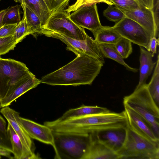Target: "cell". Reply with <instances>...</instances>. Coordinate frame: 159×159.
<instances>
[{
    "label": "cell",
    "mask_w": 159,
    "mask_h": 159,
    "mask_svg": "<svg viewBox=\"0 0 159 159\" xmlns=\"http://www.w3.org/2000/svg\"><path fill=\"white\" fill-rule=\"evenodd\" d=\"M55 159H82L89 143V134L53 131Z\"/></svg>",
    "instance_id": "277c9868"
},
{
    "label": "cell",
    "mask_w": 159,
    "mask_h": 159,
    "mask_svg": "<svg viewBox=\"0 0 159 159\" xmlns=\"http://www.w3.org/2000/svg\"><path fill=\"white\" fill-rule=\"evenodd\" d=\"M18 120L28 135L31 138L43 143L54 145L52 131L48 126L28 119L19 116Z\"/></svg>",
    "instance_id": "2e32d148"
},
{
    "label": "cell",
    "mask_w": 159,
    "mask_h": 159,
    "mask_svg": "<svg viewBox=\"0 0 159 159\" xmlns=\"http://www.w3.org/2000/svg\"><path fill=\"white\" fill-rule=\"evenodd\" d=\"M39 5L41 7L44 11L49 16H50L51 13L49 11L43 0H36Z\"/></svg>",
    "instance_id": "f35d334b"
},
{
    "label": "cell",
    "mask_w": 159,
    "mask_h": 159,
    "mask_svg": "<svg viewBox=\"0 0 159 159\" xmlns=\"http://www.w3.org/2000/svg\"><path fill=\"white\" fill-rule=\"evenodd\" d=\"M69 17L77 25L88 29L92 33L102 26L97 4L79 8L70 14Z\"/></svg>",
    "instance_id": "8fae6325"
},
{
    "label": "cell",
    "mask_w": 159,
    "mask_h": 159,
    "mask_svg": "<svg viewBox=\"0 0 159 159\" xmlns=\"http://www.w3.org/2000/svg\"><path fill=\"white\" fill-rule=\"evenodd\" d=\"M127 118L124 110L121 112H109L86 116L60 121L49 122L52 131L89 134L107 128L126 126Z\"/></svg>",
    "instance_id": "7a4b0ae2"
},
{
    "label": "cell",
    "mask_w": 159,
    "mask_h": 159,
    "mask_svg": "<svg viewBox=\"0 0 159 159\" xmlns=\"http://www.w3.org/2000/svg\"><path fill=\"white\" fill-rule=\"evenodd\" d=\"M17 24H5L0 28V38L14 35Z\"/></svg>",
    "instance_id": "836d02e7"
},
{
    "label": "cell",
    "mask_w": 159,
    "mask_h": 159,
    "mask_svg": "<svg viewBox=\"0 0 159 159\" xmlns=\"http://www.w3.org/2000/svg\"><path fill=\"white\" fill-rule=\"evenodd\" d=\"M11 153H12V152L11 148L0 145V156L10 159H14L11 155Z\"/></svg>",
    "instance_id": "d590c367"
},
{
    "label": "cell",
    "mask_w": 159,
    "mask_h": 159,
    "mask_svg": "<svg viewBox=\"0 0 159 159\" xmlns=\"http://www.w3.org/2000/svg\"><path fill=\"white\" fill-rule=\"evenodd\" d=\"M127 124L130 128L141 136L153 142L159 143L158 138L148 122L130 108L124 106Z\"/></svg>",
    "instance_id": "9a60e30c"
},
{
    "label": "cell",
    "mask_w": 159,
    "mask_h": 159,
    "mask_svg": "<svg viewBox=\"0 0 159 159\" xmlns=\"http://www.w3.org/2000/svg\"><path fill=\"white\" fill-rule=\"evenodd\" d=\"M159 38H157L155 37H152L149 42L148 49L149 52H151L154 55L157 53V47L159 45Z\"/></svg>",
    "instance_id": "e575fe53"
},
{
    "label": "cell",
    "mask_w": 159,
    "mask_h": 159,
    "mask_svg": "<svg viewBox=\"0 0 159 159\" xmlns=\"http://www.w3.org/2000/svg\"><path fill=\"white\" fill-rule=\"evenodd\" d=\"M1 0H0V1Z\"/></svg>",
    "instance_id": "f6af8a7d"
},
{
    "label": "cell",
    "mask_w": 159,
    "mask_h": 159,
    "mask_svg": "<svg viewBox=\"0 0 159 159\" xmlns=\"http://www.w3.org/2000/svg\"><path fill=\"white\" fill-rule=\"evenodd\" d=\"M110 111L109 110L105 107L97 106H87L83 105L79 107L69 110L61 116L54 120L56 122H60L86 116L106 113Z\"/></svg>",
    "instance_id": "ac0fdd59"
},
{
    "label": "cell",
    "mask_w": 159,
    "mask_h": 159,
    "mask_svg": "<svg viewBox=\"0 0 159 159\" xmlns=\"http://www.w3.org/2000/svg\"><path fill=\"white\" fill-rule=\"evenodd\" d=\"M115 6L120 10H130L143 6L139 0H110Z\"/></svg>",
    "instance_id": "f546056e"
},
{
    "label": "cell",
    "mask_w": 159,
    "mask_h": 159,
    "mask_svg": "<svg viewBox=\"0 0 159 159\" xmlns=\"http://www.w3.org/2000/svg\"><path fill=\"white\" fill-rule=\"evenodd\" d=\"M30 34H31V33L23 15L22 20L17 25L14 34L17 44Z\"/></svg>",
    "instance_id": "f1b7e54d"
},
{
    "label": "cell",
    "mask_w": 159,
    "mask_h": 159,
    "mask_svg": "<svg viewBox=\"0 0 159 159\" xmlns=\"http://www.w3.org/2000/svg\"><path fill=\"white\" fill-rule=\"evenodd\" d=\"M141 4L145 7L153 10L156 0H139Z\"/></svg>",
    "instance_id": "74e56055"
},
{
    "label": "cell",
    "mask_w": 159,
    "mask_h": 159,
    "mask_svg": "<svg viewBox=\"0 0 159 159\" xmlns=\"http://www.w3.org/2000/svg\"><path fill=\"white\" fill-rule=\"evenodd\" d=\"M91 134L98 141L117 154L125 141L127 125L124 127L103 129Z\"/></svg>",
    "instance_id": "7c38bea8"
},
{
    "label": "cell",
    "mask_w": 159,
    "mask_h": 159,
    "mask_svg": "<svg viewBox=\"0 0 159 159\" xmlns=\"http://www.w3.org/2000/svg\"><path fill=\"white\" fill-rule=\"evenodd\" d=\"M1 158V157L0 156V159Z\"/></svg>",
    "instance_id": "ee69618b"
},
{
    "label": "cell",
    "mask_w": 159,
    "mask_h": 159,
    "mask_svg": "<svg viewBox=\"0 0 159 159\" xmlns=\"http://www.w3.org/2000/svg\"><path fill=\"white\" fill-rule=\"evenodd\" d=\"M0 112L20 138L23 149L22 159L41 158L38 154H36L34 153L35 147L32 139L28 135L18 121L20 113L10 107L9 106L2 108Z\"/></svg>",
    "instance_id": "30bf717a"
},
{
    "label": "cell",
    "mask_w": 159,
    "mask_h": 159,
    "mask_svg": "<svg viewBox=\"0 0 159 159\" xmlns=\"http://www.w3.org/2000/svg\"><path fill=\"white\" fill-rule=\"evenodd\" d=\"M82 159H120L119 155L98 141L92 134Z\"/></svg>",
    "instance_id": "e0dca14e"
},
{
    "label": "cell",
    "mask_w": 159,
    "mask_h": 159,
    "mask_svg": "<svg viewBox=\"0 0 159 159\" xmlns=\"http://www.w3.org/2000/svg\"><path fill=\"white\" fill-rule=\"evenodd\" d=\"M8 8L3 10L0 11V28L3 25L2 22L3 20L4 15L8 10Z\"/></svg>",
    "instance_id": "ab89813d"
},
{
    "label": "cell",
    "mask_w": 159,
    "mask_h": 159,
    "mask_svg": "<svg viewBox=\"0 0 159 159\" xmlns=\"http://www.w3.org/2000/svg\"><path fill=\"white\" fill-rule=\"evenodd\" d=\"M102 55L104 58L111 59L123 65L128 70L133 72L138 71V69L128 65L116 48L114 45L112 44L98 43Z\"/></svg>",
    "instance_id": "44dd1931"
},
{
    "label": "cell",
    "mask_w": 159,
    "mask_h": 159,
    "mask_svg": "<svg viewBox=\"0 0 159 159\" xmlns=\"http://www.w3.org/2000/svg\"><path fill=\"white\" fill-rule=\"evenodd\" d=\"M7 133L11 143L13 158L22 159L23 150L22 143L18 135L9 123L7 127Z\"/></svg>",
    "instance_id": "603a6c76"
},
{
    "label": "cell",
    "mask_w": 159,
    "mask_h": 159,
    "mask_svg": "<svg viewBox=\"0 0 159 159\" xmlns=\"http://www.w3.org/2000/svg\"><path fill=\"white\" fill-rule=\"evenodd\" d=\"M139 47L140 74L139 82L136 87L146 84L147 80L151 74L156 64V62L154 61L152 59L154 55L144 48Z\"/></svg>",
    "instance_id": "d6986e66"
},
{
    "label": "cell",
    "mask_w": 159,
    "mask_h": 159,
    "mask_svg": "<svg viewBox=\"0 0 159 159\" xmlns=\"http://www.w3.org/2000/svg\"><path fill=\"white\" fill-rule=\"evenodd\" d=\"M104 16L109 20L117 22L126 17L123 12L115 6L108 5L103 12Z\"/></svg>",
    "instance_id": "4dcf8cb0"
},
{
    "label": "cell",
    "mask_w": 159,
    "mask_h": 159,
    "mask_svg": "<svg viewBox=\"0 0 159 159\" xmlns=\"http://www.w3.org/2000/svg\"><path fill=\"white\" fill-rule=\"evenodd\" d=\"M121 10L126 17L136 22L144 28L152 37H158L159 23L156 21L153 10L143 6L135 10Z\"/></svg>",
    "instance_id": "4fadbf2b"
},
{
    "label": "cell",
    "mask_w": 159,
    "mask_h": 159,
    "mask_svg": "<svg viewBox=\"0 0 159 159\" xmlns=\"http://www.w3.org/2000/svg\"><path fill=\"white\" fill-rule=\"evenodd\" d=\"M26 65L20 61L0 56V96L2 99L18 81L30 74Z\"/></svg>",
    "instance_id": "8992f818"
},
{
    "label": "cell",
    "mask_w": 159,
    "mask_h": 159,
    "mask_svg": "<svg viewBox=\"0 0 159 159\" xmlns=\"http://www.w3.org/2000/svg\"><path fill=\"white\" fill-rule=\"evenodd\" d=\"M100 3L108 5H114L110 0H77L74 4L69 6L65 11L68 13L74 12L79 8Z\"/></svg>",
    "instance_id": "4316f807"
},
{
    "label": "cell",
    "mask_w": 159,
    "mask_h": 159,
    "mask_svg": "<svg viewBox=\"0 0 159 159\" xmlns=\"http://www.w3.org/2000/svg\"><path fill=\"white\" fill-rule=\"evenodd\" d=\"M42 34L46 36L60 39L67 45L66 49L73 52L76 55L82 53L93 57L103 64L104 58L100 52L98 43L89 35L84 40H79L66 37L61 34L43 29Z\"/></svg>",
    "instance_id": "ba28073f"
},
{
    "label": "cell",
    "mask_w": 159,
    "mask_h": 159,
    "mask_svg": "<svg viewBox=\"0 0 159 159\" xmlns=\"http://www.w3.org/2000/svg\"><path fill=\"white\" fill-rule=\"evenodd\" d=\"M70 14L65 10L54 13L42 27L43 30L57 32L74 39L85 40L88 35L84 28L78 26L73 22L69 17Z\"/></svg>",
    "instance_id": "52a82bcc"
},
{
    "label": "cell",
    "mask_w": 159,
    "mask_h": 159,
    "mask_svg": "<svg viewBox=\"0 0 159 159\" xmlns=\"http://www.w3.org/2000/svg\"><path fill=\"white\" fill-rule=\"evenodd\" d=\"M51 15L65 10L70 0H43Z\"/></svg>",
    "instance_id": "d6a6232c"
},
{
    "label": "cell",
    "mask_w": 159,
    "mask_h": 159,
    "mask_svg": "<svg viewBox=\"0 0 159 159\" xmlns=\"http://www.w3.org/2000/svg\"><path fill=\"white\" fill-rule=\"evenodd\" d=\"M123 103L144 118L159 138V107L151 95L146 83L136 87L131 94L125 96Z\"/></svg>",
    "instance_id": "3957f363"
},
{
    "label": "cell",
    "mask_w": 159,
    "mask_h": 159,
    "mask_svg": "<svg viewBox=\"0 0 159 159\" xmlns=\"http://www.w3.org/2000/svg\"><path fill=\"white\" fill-rule=\"evenodd\" d=\"M1 98L0 96V103H1Z\"/></svg>",
    "instance_id": "7bdbcfd3"
},
{
    "label": "cell",
    "mask_w": 159,
    "mask_h": 159,
    "mask_svg": "<svg viewBox=\"0 0 159 159\" xmlns=\"http://www.w3.org/2000/svg\"><path fill=\"white\" fill-rule=\"evenodd\" d=\"M0 145L2 146L8 147L5 144V141L4 140L2 134L0 133Z\"/></svg>",
    "instance_id": "60d3db41"
},
{
    "label": "cell",
    "mask_w": 159,
    "mask_h": 159,
    "mask_svg": "<svg viewBox=\"0 0 159 159\" xmlns=\"http://www.w3.org/2000/svg\"><path fill=\"white\" fill-rule=\"evenodd\" d=\"M17 44L14 35L0 38V55L14 50Z\"/></svg>",
    "instance_id": "1f68e13d"
},
{
    "label": "cell",
    "mask_w": 159,
    "mask_h": 159,
    "mask_svg": "<svg viewBox=\"0 0 159 159\" xmlns=\"http://www.w3.org/2000/svg\"><path fill=\"white\" fill-rule=\"evenodd\" d=\"M40 83V80L31 73L18 81L10 89L6 95L2 98L0 108L8 106L19 97L35 88Z\"/></svg>",
    "instance_id": "5bb4252c"
},
{
    "label": "cell",
    "mask_w": 159,
    "mask_h": 159,
    "mask_svg": "<svg viewBox=\"0 0 159 159\" xmlns=\"http://www.w3.org/2000/svg\"><path fill=\"white\" fill-rule=\"evenodd\" d=\"M112 28L121 37L148 49L152 37L144 28L136 22L126 17L116 23Z\"/></svg>",
    "instance_id": "9c48e42d"
},
{
    "label": "cell",
    "mask_w": 159,
    "mask_h": 159,
    "mask_svg": "<svg viewBox=\"0 0 159 159\" xmlns=\"http://www.w3.org/2000/svg\"><path fill=\"white\" fill-rule=\"evenodd\" d=\"M155 67L147 87L152 98L157 105L159 104V55L158 52Z\"/></svg>",
    "instance_id": "cb8c5ba5"
},
{
    "label": "cell",
    "mask_w": 159,
    "mask_h": 159,
    "mask_svg": "<svg viewBox=\"0 0 159 159\" xmlns=\"http://www.w3.org/2000/svg\"><path fill=\"white\" fill-rule=\"evenodd\" d=\"M131 43L129 40L121 37L114 44L116 50L124 59L127 58L132 52Z\"/></svg>",
    "instance_id": "83f0119b"
},
{
    "label": "cell",
    "mask_w": 159,
    "mask_h": 159,
    "mask_svg": "<svg viewBox=\"0 0 159 159\" xmlns=\"http://www.w3.org/2000/svg\"><path fill=\"white\" fill-rule=\"evenodd\" d=\"M20 6L18 5L8 8L4 15L3 20V25L5 24H18L21 20Z\"/></svg>",
    "instance_id": "d4e9b609"
},
{
    "label": "cell",
    "mask_w": 159,
    "mask_h": 159,
    "mask_svg": "<svg viewBox=\"0 0 159 159\" xmlns=\"http://www.w3.org/2000/svg\"><path fill=\"white\" fill-rule=\"evenodd\" d=\"M117 154L120 159H159V143L139 135L127 124L125 141Z\"/></svg>",
    "instance_id": "5b68a950"
},
{
    "label": "cell",
    "mask_w": 159,
    "mask_h": 159,
    "mask_svg": "<svg viewBox=\"0 0 159 159\" xmlns=\"http://www.w3.org/2000/svg\"><path fill=\"white\" fill-rule=\"evenodd\" d=\"M16 2L20 3L21 4L22 3L24 0H14Z\"/></svg>",
    "instance_id": "b9f144b4"
},
{
    "label": "cell",
    "mask_w": 159,
    "mask_h": 159,
    "mask_svg": "<svg viewBox=\"0 0 159 159\" xmlns=\"http://www.w3.org/2000/svg\"><path fill=\"white\" fill-rule=\"evenodd\" d=\"M98 43L115 44L121 37L112 27L103 26L93 33Z\"/></svg>",
    "instance_id": "ffe728a7"
},
{
    "label": "cell",
    "mask_w": 159,
    "mask_h": 159,
    "mask_svg": "<svg viewBox=\"0 0 159 159\" xmlns=\"http://www.w3.org/2000/svg\"><path fill=\"white\" fill-rule=\"evenodd\" d=\"M21 6L31 34H42V22L39 16L25 4L24 1Z\"/></svg>",
    "instance_id": "7402d4cb"
},
{
    "label": "cell",
    "mask_w": 159,
    "mask_h": 159,
    "mask_svg": "<svg viewBox=\"0 0 159 159\" xmlns=\"http://www.w3.org/2000/svg\"><path fill=\"white\" fill-rule=\"evenodd\" d=\"M103 65L93 57L79 53L66 65L43 77L41 83L51 85H91Z\"/></svg>",
    "instance_id": "6da1fadb"
},
{
    "label": "cell",
    "mask_w": 159,
    "mask_h": 159,
    "mask_svg": "<svg viewBox=\"0 0 159 159\" xmlns=\"http://www.w3.org/2000/svg\"><path fill=\"white\" fill-rule=\"evenodd\" d=\"M24 1L25 4L40 18L42 28L45 25L50 16L44 11L36 0H24Z\"/></svg>",
    "instance_id": "484cf974"
},
{
    "label": "cell",
    "mask_w": 159,
    "mask_h": 159,
    "mask_svg": "<svg viewBox=\"0 0 159 159\" xmlns=\"http://www.w3.org/2000/svg\"><path fill=\"white\" fill-rule=\"evenodd\" d=\"M6 122L0 114V133L7 138V133Z\"/></svg>",
    "instance_id": "8d00e7d4"
}]
</instances>
